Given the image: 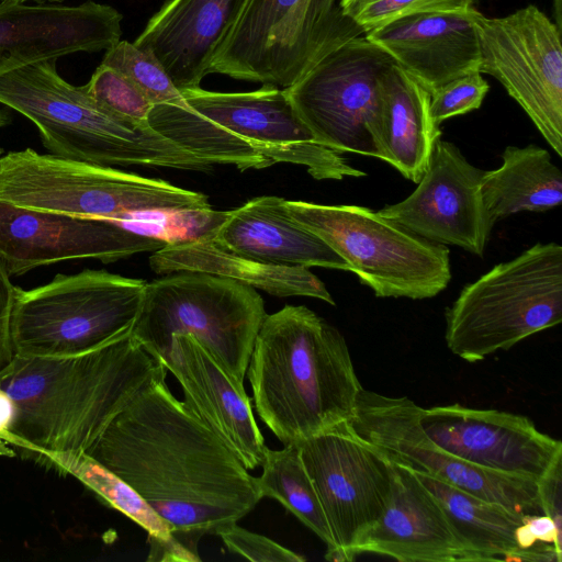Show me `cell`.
Returning <instances> with one entry per match:
<instances>
[{
    "mask_svg": "<svg viewBox=\"0 0 562 562\" xmlns=\"http://www.w3.org/2000/svg\"><path fill=\"white\" fill-rule=\"evenodd\" d=\"M85 452L171 525L181 561H201L200 540L236 524L262 499L257 477L165 379L143 389Z\"/></svg>",
    "mask_w": 562,
    "mask_h": 562,
    "instance_id": "cell-1",
    "label": "cell"
},
{
    "mask_svg": "<svg viewBox=\"0 0 562 562\" xmlns=\"http://www.w3.org/2000/svg\"><path fill=\"white\" fill-rule=\"evenodd\" d=\"M167 372L132 333L80 355L14 356L0 371V389L14 405L8 443L36 456L86 451L120 411Z\"/></svg>",
    "mask_w": 562,
    "mask_h": 562,
    "instance_id": "cell-2",
    "label": "cell"
},
{
    "mask_svg": "<svg viewBox=\"0 0 562 562\" xmlns=\"http://www.w3.org/2000/svg\"><path fill=\"white\" fill-rule=\"evenodd\" d=\"M246 374L256 412L284 446L350 422L362 390L342 334L304 305L266 315Z\"/></svg>",
    "mask_w": 562,
    "mask_h": 562,
    "instance_id": "cell-3",
    "label": "cell"
},
{
    "mask_svg": "<svg viewBox=\"0 0 562 562\" xmlns=\"http://www.w3.org/2000/svg\"><path fill=\"white\" fill-rule=\"evenodd\" d=\"M0 103L30 120L53 155L101 166L212 170V164L156 133L148 122L120 116L67 82L56 60L0 75Z\"/></svg>",
    "mask_w": 562,
    "mask_h": 562,
    "instance_id": "cell-4",
    "label": "cell"
},
{
    "mask_svg": "<svg viewBox=\"0 0 562 562\" xmlns=\"http://www.w3.org/2000/svg\"><path fill=\"white\" fill-rule=\"evenodd\" d=\"M0 202L76 217L122 221L137 213H207L205 194L101 166L13 150L0 161Z\"/></svg>",
    "mask_w": 562,
    "mask_h": 562,
    "instance_id": "cell-5",
    "label": "cell"
},
{
    "mask_svg": "<svg viewBox=\"0 0 562 562\" xmlns=\"http://www.w3.org/2000/svg\"><path fill=\"white\" fill-rule=\"evenodd\" d=\"M449 350L476 362L562 321V247L537 243L467 284L446 310Z\"/></svg>",
    "mask_w": 562,
    "mask_h": 562,
    "instance_id": "cell-6",
    "label": "cell"
},
{
    "mask_svg": "<svg viewBox=\"0 0 562 562\" xmlns=\"http://www.w3.org/2000/svg\"><path fill=\"white\" fill-rule=\"evenodd\" d=\"M166 276L146 283L133 338L162 363L173 335H192L244 384L267 315L262 296L251 286L207 273Z\"/></svg>",
    "mask_w": 562,
    "mask_h": 562,
    "instance_id": "cell-7",
    "label": "cell"
},
{
    "mask_svg": "<svg viewBox=\"0 0 562 562\" xmlns=\"http://www.w3.org/2000/svg\"><path fill=\"white\" fill-rule=\"evenodd\" d=\"M146 283L85 269L58 273L30 290L15 286L10 319L14 356L80 355L132 333Z\"/></svg>",
    "mask_w": 562,
    "mask_h": 562,
    "instance_id": "cell-8",
    "label": "cell"
},
{
    "mask_svg": "<svg viewBox=\"0 0 562 562\" xmlns=\"http://www.w3.org/2000/svg\"><path fill=\"white\" fill-rule=\"evenodd\" d=\"M340 0H245L209 74L289 88L328 54L363 35Z\"/></svg>",
    "mask_w": 562,
    "mask_h": 562,
    "instance_id": "cell-9",
    "label": "cell"
},
{
    "mask_svg": "<svg viewBox=\"0 0 562 562\" xmlns=\"http://www.w3.org/2000/svg\"><path fill=\"white\" fill-rule=\"evenodd\" d=\"M285 207L378 297L430 299L451 281L447 246L419 237L369 207L289 200Z\"/></svg>",
    "mask_w": 562,
    "mask_h": 562,
    "instance_id": "cell-10",
    "label": "cell"
},
{
    "mask_svg": "<svg viewBox=\"0 0 562 562\" xmlns=\"http://www.w3.org/2000/svg\"><path fill=\"white\" fill-rule=\"evenodd\" d=\"M394 63L363 34L328 54L285 92L322 145L387 162L383 77Z\"/></svg>",
    "mask_w": 562,
    "mask_h": 562,
    "instance_id": "cell-11",
    "label": "cell"
},
{
    "mask_svg": "<svg viewBox=\"0 0 562 562\" xmlns=\"http://www.w3.org/2000/svg\"><path fill=\"white\" fill-rule=\"evenodd\" d=\"M297 447L333 536L334 550L326 560L351 562L391 502L395 463L350 422Z\"/></svg>",
    "mask_w": 562,
    "mask_h": 562,
    "instance_id": "cell-12",
    "label": "cell"
},
{
    "mask_svg": "<svg viewBox=\"0 0 562 562\" xmlns=\"http://www.w3.org/2000/svg\"><path fill=\"white\" fill-rule=\"evenodd\" d=\"M479 71L495 77L542 137L562 156V45L560 27L536 5L503 18L475 10Z\"/></svg>",
    "mask_w": 562,
    "mask_h": 562,
    "instance_id": "cell-13",
    "label": "cell"
},
{
    "mask_svg": "<svg viewBox=\"0 0 562 562\" xmlns=\"http://www.w3.org/2000/svg\"><path fill=\"white\" fill-rule=\"evenodd\" d=\"M422 411L406 396L392 397L362 387L350 423L395 463L522 515L543 514L538 482L485 470L445 451L424 431Z\"/></svg>",
    "mask_w": 562,
    "mask_h": 562,
    "instance_id": "cell-14",
    "label": "cell"
},
{
    "mask_svg": "<svg viewBox=\"0 0 562 562\" xmlns=\"http://www.w3.org/2000/svg\"><path fill=\"white\" fill-rule=\"evenodd\" d=\"M191 110L251 143L272 164L305 167L316 180L363 177L331 148L316 140L294 110L285 89L262 85L248 92H216L201 87L180 91Z\"/></svg>",
    "mask_w": 562,
    "mask_h": 562,
    "instance_id": "cell-15",
    "label": "cell"
},
{
    "mask_svg": "<svg viewBox=\"0 0 562 562\" xmlns=\"http://www.w3.org/2000/svg\"><path fill=\"white\" fill-rule=\"evenodd\" d=\"M484 171L439 138L416 189L378 213L429 241L483 257L495 225L482 196Z\"/></svg>",
    "mask_w": 562,
    "mask_h": 562,
    "instance_id": "cell-16",
    "label": "cell"
},
{
    "mask_svg": "<svg viewBox=\"0 0 562 562\" xmlns=\"http://www.w3.org/2000/svg\"><path fill=\"white\" fill-rule=\"evenodd\" d=\"M168 243L117 221L40 212L0 202V258L10 276L78 259L110 263L157 251Z\"/></svg>",
    "mask_w": 562,
    "mask_h": 562,
    "instance_id": "cell-17",
    "label": "cell"
},
{
    "mask_svg": "<svg viewBox=\"0 0 562 562\" xmlns=\"http://www.w3.org/2000/svg\"><path fill=\"white\" fill-rule=\"evenodd\" d=\"M420 425L441 449L485 470L539 483L562 462V442L524 415L454 403L423 408Z\"/></svg>",
    "mask_w": 562,
    "mask_h": 562,
    "instance_id": "cell-18",
    "label": "cell"
},
{
    "mask_svg": "<svg viewBox=\"0 0 562 562\" xmlns=\"http://www.w3.org/2000/svg\"><path fill=\"white\" fill-rule=\"evenodd\" d=\"M123 15L113 7L0 2V75L75 53H97L115 45Z\"/></svg>",
    "mask_w": 562,
    "mask_h": 562,
    "instance_id": "cell-19",
    "label": "cell"
},
{
    "mask_svg": "<svg viewBox=\"0 0 562 562\" xmlns=\"http://www.w3.org/2000/svg\"><path fill=\"white\" fill-rule=\"evenodd\" d=\"M162 364L180 383L184 405L247 470L261 465L265 440L244 384L232 378L196 338L176 334Z\"/></svg>",
    "mask_w": 562,
    "mask_h": 562,
    "instance_id": "cell-20",
    "label": "cell"
},
{
    "mask_svg": "<svg viewBox=\"0 0 562 562\" xmlns=\"http://www.w3.org/2000/svg\"><path fill=\"white\" fill-rule=\"evenodd\" d=\"M474 12L472 7L463 12L412 14L364 35L432 92L456 78L479 71L481 54Z\"/></svg>",
    "mask_w": 562,
    "mask_h": 562,
    "instance_id": "cell-21",
    "label": "cell"
},
{
    "mask_svg": "<svg viewBox=\"0 0 562 562\" xmlns=\"http://www.w3.org/2000/svg\"><path fill=\"white\" fill-rule=\"evenodd\" d=\"M363 553L403 562L477 561L437 498L398 463L391 502L357 549V557Z\"/></svg>",
    "mask_w": 562,
    "mask_h": 562,
    "instance_id": "cell-22",
    "label": "cell"
},
{
    "mask_svg": "<svg viewBox=\"0 0 562 562\" xmlns=\"http://www.w3.org/2000/svg\"><path fill=\"white\" fill-rule=\"evenodd\" d=\"M245 0H167L134 45L151 53L181 91L200 87Z\"/></svg>",
    "mask_w": 562,
    "mask_h": 562,
    "instance_id": "cell-23",
    "label": "cell"
},
{
    "mask_svg": "<svg viewBox=\"0 0 562 562\" xmlns=\"http://www.w3.org/2000/svg\"><path fill=\"white\" fill-rule=\"evenodd\" d=\"M212 236L224 248L259 262L349 271L339 255L290 216L279 196H257L227 211Z\"/></svg>",
    "mask_w": 562,
    "mask_h": 562,
    "instance_id": "cell-24",
    "label": "cell"
},
{
    "mask_svg": "<svg viewBox=\"0 0 562 562\" xmlns=\"http://www.w3.org/2000/svg\"><path fill=\"white\" fill-rule=\"evenodd\" d=\"M149 267L157 274L207 273L279 297L308 296L335 305L325 283L308 268L269 265L243 257L221 246L213 238L212 229L195 238L169 240L154 251Z\"/></svg>",
    "mask_w": 562,
    "mask_h": 562,
    "instance_id": "cell-25",
    "label": "cell"
},
{
    "mask_svg": "<svg viewBox=\"0 0 562 562\" xmlns=\"http://www.w3.org/2000/svg\"><path fill=\"white\" fill-rule=\"evenodd\" d=\"M411 471L441 504L477 561L561 562L562 555L552 544L542 543L530 550H521L517 546L514 533L522 522V514L470 494L441 479Z\"/></svg>",
    "mask_w": 562,
    "mask_h": 562,
    "instance_id": "cell-26",
    "label": "cell"
},
{
    "mask_svg": "<svg viewBox=\"0 0 562 562\" xmlns=\"http://www.w3.org/2000/svg\"><path fill=\"white\" fill-rule=\"evenodd\" d=\"M387 164L418 183L442 132L430 114V92L395 63L383 77Z\"/></svg>",
    "mask_w": 562,
    "mask_h": 562,
    "instance_id": "cell-27",
    "label": "cell"
},
{
    "mask_svg": "<svg viewBox=\"0 0 562 562\" xmlns=\"http://www.w3.org/2000/svg\"><path fill=\"white\" fill-rule=\"evenodd\" d=\"M481 191L495 223L519 212H546L561 204L562 172L538 145L507 146L502 165L484 171Z\"/></svg>",
    "mask_w": 562,
    "mask_h": 562,
    "instance_id": "cell-28",
    "label": "cell"
},
{
    "mask_svg": "<svg viewBox=\"0 0 562 562\" xmlns=\"http://www.w3.org/2000/svg\"><path fill=\"white\" fill-rule=\"evenodd\" d=\"M43 464L70 474L94 492L108 506L140 526L148 536L146 561H181L172 538V527L131 485L82 452H48L37 456Z\"/></svg>",
    "mask_w": 562,
    "mask_h": 562,
    "instance_id": "cell-29",
    "label": "cell"
},
{
    "mask_svg": "<svg viewBox=\"0 0 562 562\" xmlns=\"http://www.w3.org/2000/svg\"><path fill=\"white\" fill-rule=\"evenodd\" d=\"M147 122L166 139L212 165H231L240 171L273 165L251 143L194 112L183 100L154 105Z\"/></svg>",
    "mask_w": 562,
    "mask_h": 562,
    "instance_id": "cell-30",
    "label": "cell"
},
{
    "mask_svg": "<svg viewBox=\"0 0 562 562\" xmlns=\"http://www.w3.org/2000/svg\"><path fill=\"white\" fill-rule=\"evenodd\" d=\"M261 467L257 477L260 497L277 499L312 530L326 544L327 559L334 550L333 536L297 445H285L280 450L266 448Z\"/></svg>",
    "mask_w": 562,
    "mask_h": 562,
    "instance_id": "cell-31",
    "label": "cell"
},
{
    "mask_svg": "<svg viewBox=\"0 0 562 562\" xmlns=\"http://www.w3.org/2000/svg\"><path fill=\"white\" fill-rule=\"evenodd\" d=\"M126 78L156 104H179L183 98L159 60L134 43L119 41L105 50L102 63Z\"/></svg>",
    "mask_w": 562,
    "mask_h": 562,
    "instance_id": "cell-32",
    "label": "cell"
},
{
    "mask_svg": "<svg viewBox=\"0 0 562 562\" xmlns=\"http://www.w3.org/2000/svg\"><path fill=\"white\" fill-rule=\"evenodd\" d=\"M475 0H340L342 13L363 33L382 27L393 21L425 12H463Z\"/></svg>",
    "mask_w": 562,
    "mask_h": 562,
    "instance_id": "cell-33",
    "label": "cell"
},
{
    "mask_svg": "<svg viewBox=\"0 0 562 562\" xmlns=\"http://www.w3.org/2000/svg\"><path fill=\"white\" fill-rule=\"evenodd\" d=\"M83 88L105 109L136 122H147L154 106L128 78L103 64L95 69Z\"/></svg>",
    "mask_w": 562,
    "mask_h": 562,
    "instance_id": "cell-34",
    "label": "cell"
},
{
    "mask_svg": "<svg viewBox=\"0 0 562 562\" xmlns=\"http://www.w3.org/2000/svg\"><path fill=\"white\" fill-rule=\"evenodd\" d=\"M480 71L456 78L430 92V114L440 125L443 121L479 109L488 91Z\"/></svg>",
    "mask_w": 562,
    "mask_h": 562,
    "instance_id": "cell-35",
    "label": "cell"
},
{
    "mask_svg": "<svg viewBox=\"0 0 562 562\" xmlns=\"http://www.w3.org/2000/svg\"><path fill=\"white\" fill-rule=\"evenodd\" d=\"M226 549L255 562H303L306 559L271 540L268 537L249 531L236 524L216 532Z\"/></svg>",
    "mask_w": 562,
    "mask_h": 562,
    "instance_id": "cell-36",
    "label": "cell"
},
{
    "mask_svg": "<svg viewBox=\"0 0 562 562\" xmlns=\"http://www.w3.org/2000/svg\"><path fill=\"white\" fill-rule=\"evenodd\" d=\"M515 541L521 550H530L537 542L552 544L562 555L561 528L544 514L524 515L522 522L515 529Z\"/></svg>",
    "mask_w": 562,
    "mask_h": 562,
    "instance_id": "cell-37",
    "label": "cell"
},
{
    "mask_svg": "<svg viewBox=\"0 0 562 562\" xmlns=\"http://www.w3.org/2000/svg\"><path fill=\"white\" fill-rule=\"evenodd\" d=\"M10 273L0 258V371L13 359L10 319L15 285L11 282Z\"/></svg>",
    "mask_w": 562,
    "mask_h": 562,
    "instance_id": "cell-38",
    "label": "cell"
},
{
    "mask_svg": "<svg viewBox=\"0 0 562 562\" xmlns=\"http://www.w3.org/2000/svg\"><path fill=\"white\" fill-rule=\"evenodd\" d=\"M561 483L562 462L558 463L549 474L539 482L542 513L549 516L561 528Z\"/></svg>",
    "mask_w": 562,
    "mask_h": 562,
    "instance_id": "cell-39",
    "label": "cell"
},
{
    "mask_svg": "<svg viewBox=\"0 0 562 562\" xmlns=\"http://www.w3.org/2000/svg\"><path fill=\"white\" fill-rule=\"evenodd\" d=\"M14 419V405L10 396L0 389V456L14 457L8 441Z\"/></svg>",
    "mask_w": 562,
    "mask_h": 562,
    "instance_id": "cell-40",
    "label": "cell"
},
{
    "mask_svg": "<svg viewBox=\"0 0 562 562\" xmlns=\"http://www.w3.org/2000/svg\"><path fill=\"white\" fill-rule=\"evenodd\" d=\"M10 1H18V2H24L26 1H34L36 4H47V3H60L64 0H10Z\"/></svg>",
    "mask_w": 562,
    "mask_h": 562,
    "instance_id": "cell-41",
    "label": "cell"
},
{
    "mask_svg": "<svg viewBox=\"0 0 562 562\" xmlns=\"http://www.w3.org/2000/svg\"><path fill=\"white\" fill-rule=\"evenodd\" d=\"M10 122L8 114L3 111H0V127L5 126Z\"/></svg>",
    "mask_w": 562,
    "mask_h": 562,
    "instance_id": "cell-42",
    "label": "cell"
},
{
    "mask_svg": "<svg viewBox=\"0 0 562 562\" xmlns=\"http://www.w3.org/2000/svg\"><path fill=\"white\" fill-rule=\"evenodd\" d=\"M3 154V149L0 147V161H1V158H2V155Z\"/></svg>",
    "mask_w": 562,
    "mask_h": 562,
    "instance_id": "cell-43",
    "label": "cell"
}]
</instances>
